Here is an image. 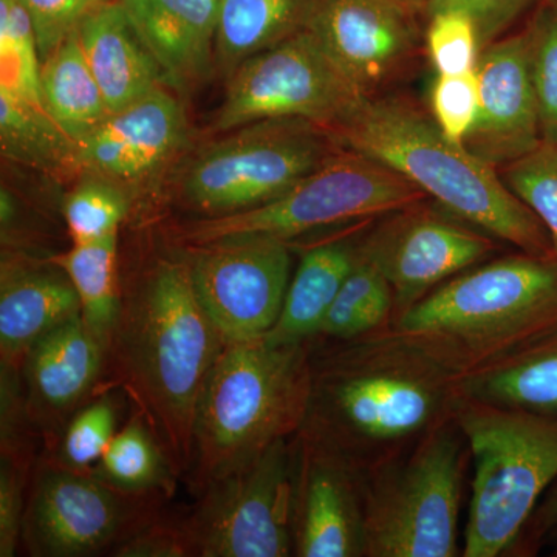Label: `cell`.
Listing matches in <instances>:
<instances>
[{"mask_svg":"<svg viewBox=\"0 0 557 557\" xmlns=\"http://www.w3.org/2000/svg\"><path fill=\"white\" fill-rule=\"evenodd\" d=\"M314 361L309 413L299 434L359 474L408 453L453 418L458 375L392 327Z\"/></svg>","mask_w":557,"mask_h":557,"instance_id":"1","label":"cell"},{"mask_svg":"<svg viewBox=\"0 0 557 557\" xmlns=\"http://www.w3.org/2000/svg\"><path fill=\"white\" fill-rule=\"evenodd\" d=\"M225 344L201 306L188 262L159 260L134 292L121 293L108 355L172 474L193 468L197 406Z\"/></svg>","mask_w":557,"mask_h":557,"instance_id":"2","label":"cell"},{"mask_svg":"<svg viewBox=\"0 0 557 557\" xmlns=\"http://www.w3.org/2000/svg\"><path fill=\"white\" fill-rule=\"evenodd\" d=\"M343 149L386 164L445 211L534 256L555 255L544 223L498 177L494 166L450 141L434 119L405 102L370 100L330 129Z\"/></svg>","mask_w":557,"mask_h":557,"instance_id":"3","label":"cell"},{"mask_svg":"<svg viewBox=\"0 0 557 557\" xmlns=\"http://www.w3.org/2000/svg\"><path fill=\"white\" fill-rule=\"evenodd\" d=\"M392 329L458 376L557 330V256L479 263L395 319Z\"/></svg>","mask_w":557,"mask_h":557,"instance_id":"4","label":"cell"},{"mask_svg":"<svg viewBox=\"0 0 557 557\" xmlns=\"http://www.w3.org/2000/svg\"><path fill=\"white\" fill-rule=\"evenodd\" d=\"M310 341L226 343L201 391L194 424L193 471L203 490L299 434L311 397Z\"/></svg>","mask_w":557,"mask_h":557,"instance_id":"5","label":"cell"},{"mask_svg":"<svg viewBox=\"0 0 557 557\" xmlns=\"http://www.w3.org/2000/svg\"><path fill=\"white\" fill-rule=\"evenodd\" d=\"M471 480L463 557L508 555L557 479V417L498 408L458 394Z\"/></svg>","mask_w":557,"mask_h":557,"instance_id":"6","label":"cell"},{"mask_svg":"<svg viewBox=\"0 0 557 557\" xmlns=\"http://www.w3.org/2000/svg\"><path fill=\"white\" fill-rule=\"evenodd\" d=\"M471 461L454 418L408 453L362 472L366 557H457Z\"/></svg>","mask_w":557,"mask_h":557,"instance_id":"7","label":"cell"},{"mask_svg":"<svg viewBox=\"0 0 557 557\" xmlns=\"http://www.w3.org/2000/svg\"><path fill=\"white\" fill-rule=\"evenodd\" d=\"M426 197L386 164L355 150H335L277 199L233 214L194 220L178 231V239L193 248L259 237L292 244L317 230L383 218Z\"/></svg>","mask_w":557,"mask_h":557,"instance_id":"8","label":"cell"},{"mask_svg":"<svg viewBox=\"0 0 557 557\" xmlns=\"http://www.w3.org/2000/svg\"><path fill=\"white\" fill-rule=\"evenodd\" d=\"M309 120L258 121L230 132L190 160L182 197L203 218L269 203L332 156V135Z\"/></svg>","mask_w":557,"mask_h":557,"instance_id":"9","label":"cell"},{"mask_svg":"<svg viewBox=\"0 0 557 557\" xmlns=\"http://www.w3.org/2000/svg\"><path fill=\"white\" fill-rule=\"evenodd\" d=\"M369 95L359 89L306 28L242 62L211 124L228 134L265 120H309L330 131Z\"/></svg>","mask_w":557,"mask_h":557,"instance_id":"10","label":"cell"},{"mask_svg":"<svg viewBox=\"0 0 557 557\" xmlns=\"http://www.w3.org/2000/svg\"><path fill=\"white\" fill-rule=\"evenodd\" d=\"M296 437L274 443L262 456L203 487V500L183 527L190 556L295 555Z\"/></svg>","mask_w":557,"mask_h":557,"instance_id":"11","label":"cell"},{"mask_svg":"<svg viewBox=\"0 0 557 557\" xmlns=\"http://www.w3.org/2000/svg\"><path fill=\"white\" fill-rule=\"evenodd\" d=\"M496 240L450 212L421 207L420 201L383 215L362 237L361 255L391 285L397 319L449 278L490 258Z\"/></svg>","mask_w":557,"mask_h":557,"instance_id":"12","label":"cell"},{"mask_svg":"<svg viewBox=\"0 0 557 557\" xmlns=\"http://www.w3.org/2000/svg\"><path fill=\"white\" fill-rule=\"evenodd\" d=\"M193 249L194 288L225 343L265 336L287 295L292 244L259 237Z\"/></svg>","mask_w":557,"mask_h":557,"instance_id":"13","label":"cell"},{"mask_svg":"<svg viewBox=\"0 0 557 557\" xmlns=\"http://www.w3.org/2000/svg\"><path fill=\"white\" fill-rule=\"evenodd\" d=\"M124 494L100 478L65 467L39 472L25 505L22 537L46 557L94 556L119 542L129 523Z\"/></svg>","mask_w":557,"mask_h":557,"instance_id":"14","label":"cell"},{"mask_svg":"<svg viewBox=\"0 0 557 557\" xmlns=\"http://www.w3.org/2000/svg\"><path fill=\"white\" fill-rule=\"evenodd\" d=\"M293 552L299 557H366L361 474L298 434Z\"/></svg>","mask_w":557,"mask_h":557,"instance_id":"15","label":"cell"},{"mask_svg":"<svg viewBox=\"0 0 557 557\" xmlns=\"http://www.w3.org/2000/svg\"><path fill=\"white\" fill-rule=\"evenodd\" d=\"M475 72L480 112L465 146L491 166H507L542 141L527 32L490 44Z\"/></svg>","mask_w":557,"mask_h":557,"instance_id":"16","label":"cell"},{"mask_svg":"<svg viewBox=\"0 0 557 557\" xmlns=\"http://www.w3.org/2000/svg\"><path fill=\"white\" fill-rule=\"evenodd\" d=\"M186 138V116L177 98L160 87L76 143V170L109 182L149 177L174 156Z\"/></svg>","mask_w":557,"mask_h":557,"instance_id":"17","label":"cell"},{"mask_svg":"<svg viewBox=\"0 0 557 557\" xmlns=\"http://www.w3.org/2000/svg\"><path fill=\"white\" fill-rule=\"evenodd\" d=\"M412 14L397 0H317L307 28L369 95L412 46Z\"/></svg>","mask_w":557,"mask_h":557,"instance_id":"18","label":"cell"},{"mask_svg":"<svg viewBox=\"0 0 557 557\" xmlns=\"http://www.w3.org/2000/svg\"><path fill=\"white\" fill-rule=\"evenodd\" d=\"M72 281L58 263L3 258L0 274V354L3 369L24 362L36 341L79 317Z\"/></svg>","mask_w":557,"mask_h":557,"instance_id":"19","label":"cell"},{"mask_svg":"<svg viewBox=\"0 0 557 557\" xmlns=\"http://www.w3.org/2000/svg\"><path fill=\"white\" fill-rule=\"evenodd\" d=\"M138 38L183 89L207 75L215 51L220 0H119Z\"/></svg>","mask_w":557,"mask_h":557,"instance_id":"20","label":"cell"},{"mask_svg":"<svg viewBox=\"0 0 557 557\" xmlns=\"http://www.w3.org/2000/svg\"><path fill=\"white\" fill-rule=\"evenodd\" d=\"M106 357L108 344L81 314L50 330L24 361L32 409L40 418L69 412L94 386Z\"/></svg>","mask_w":557,"mask_h":557,"instance_id":"21","label":"cell"},{"mask_svg":"<svg viewBox=\"0 0 557 557\" xmlns=\"http://www.w3.org/2000/svg\"><path fill=\"white\" fill-rule=\"evenodd\" d=\"M78 36L110 113L126 109L168 84L119 0L90 14L79 25Z\"/></svg>","mask_w":557,"mask_h":557,"instance_id":"22","label":"cell"},{"mask_svg":"<svg viewBox=\"0 0 557 557\" xmlns=\"http://www.w3.org/2000/svg\"><path fill=\"white\" fill-rule=\"evenodd\" d=\"M458 394L498 408L557 417V330L458 376Z\"/></svg>","mask_w":557,"mask_h":557,"instance_id":"23","label":"cell"},{"mask_svg":"<svg viewBox=\"0 0 557 557\" xmlns=\"http://www.w3.org/2000/svg\"><path fill=\"white\" fill-rule=\"evenodd\" d=\"M359 256L361 239L357 237L322 242L306 249L289 278L281 317L263 338L271 344H298L318 336Z\"/></svg>","mask_w":557,"mask_h":557,"instance_id":"24","label":"cell"},{"mask_svg":"<svg viewBox=\"0 0 557 557\" xmlns=\"http://www.w3.org/2000/svg\"><path fill=\"white\" fill-rule=\"evenodd\" d=\"M317 0H220L215 60L226 73L306 30Z\"/></svg>","mask_w":557,"mask_h":557,"instance_id":"25","label":"cell"},{"mask_svg":"<svg viewBox=\"0 0 557 557\" xmlns=\"http://www.w3.org/2000/svg\"><path fill=\"white\" fill-rule=\"evenodd\" d=\"M40 91L47 112L75 145L110 115L81 47L78 30L42 61Z\"/></svg>","mask_w":557,"mask_h":557,"instance_id":"26","label":"cell"},{"mask_svg":"<svg viewBox=\"0 0 557 557\" xmlns=\"http://www.w3.org/2000/svg\"><path fill=\"white\" fill-rule=\"evenodd\" d=\"M0 145L3 156L40 170L76 168V145L54 123L42 102L0 90Z\"/></svg>","mask_w":557,"mask_h":557,"instance_id":"27","label":"cell"},{"mask_svg":"<svg viewBox=\"0 0 557 557\" xmlns=\"http://www.w3.org/2000/svg\"><path fill=\"white\" fill-rule=\"evenodd\" d=\"M116 247L119 236H112L91 244L73 245L70 251L51 258L72 281L81 302V317L108 348L120 311Z\"/></svg>","mask_w":557,"mask_h":557,"instance_id":"28","label":"cell"},{"mask_svg":"<svg viewBox=\"0 0 557 557\" xmlns=\"http://www.w3.org/2000/svg\"><path fill=\"white\" fill-rule=\"evenodd\" d=\"M394 319L395 298L391 285L361 255L333 300L318 335L336 341L355 339L392 327Z\"/></svg>","mask_w":557,"mask_h":557,"instance_id":"29","label":"cell"},{"mask_svg":"<svg viewBox=\"0 0 557 557\" xmlns=\"http://www.w3.org/2000/svg\"><path fill=\"white\" fill-rule=\"evenodd\" d=\"M100 479L123 494L145 493L170 479L171 467L145 420H134L110 442Z\"/></svg>","mask_w":557,"mask_h":557,"instance_id":"30","label":"cell"},{"mask_svg":"<svg viewBox=\"0 0 557 557\" xmlns=\"http://www.w3.org/2000/svg\"><path fill=\"white\" fill-rule=\"evenodd\" d=\"M35 25L22 0H0V90L42 102Z\"/></svg>","mask_w":557,"mask_h":557,"instance_id":"31","label":"cell"},{"mask_svg":"<svg viewBox=\"0 0 557 557\" xmlns=\"http://www.w3.org/2000/svg\"><path fill=\"white\" fill-rule=\"evenodd\" d=\"M62 212L73 245L91 244L119 236L127 214V199L116 183L97 177L76 186Z\"/></svg>","mask_w":557,"mask_h":557,"instance_id":"32","label":"cell"},{"mask_svg":"<svg viewBox=\"0 0 557 557\" xmlns=\"http://www.w3.org/2000/svg\"><path fill=\"white\" fill-rule=\"evenodd\" d=\"M504 175L505 185L544 223L557 256V141H541L508 163Z\"/></svg>","mask_w":557,"mask_h":557,"instance_id":"33","label":"cell"},{"mask_svg":"<svg viewBox=\"0 0 557 557\" xmlns=\"http://www.w3.org/2000/svg\"><path fill=\"white\" fill-rule=\"evenodd\" d=\"M542 141H557V9L547 3L527 30Z\"/></svg>","mask_w":557,"mask_h":557,"instance_id":"34","label":"cell"},{"mask_svg":"<svg viewBox=\"0 0 557 557\" xmlns=\"http://www.w3.org/2000/svg\"><path fill=\"white\" fill-rule=\"evenodd\" d=\"M429 17L428 50L437 72L454 75L478 67L482 46L474 21L457 10L438 11Z\"/></svg>","mask_w":557,"mask_h":557,"instance_id":"35","label":"cell"},{"mask_svg":"<svg viewBox=\"0 0 557 557\" xmlns=\"http://www.w3.org/2000/svg\"><path fill=\"white\" fill-rule=\"evenodd\" d=\"M432 119L450 141L465 145L480 112L478 72L454 73L435 79L431 90Z\"/></svg>","mask_w":557,"mask_h":557,"instance_id":"36","label":"cell"},{"mask_svg":"<svg viewBox=\"0 0 557 557\" xmlns=\"http://www.w3.org/2000/svg\"><path fill=\"white\" fill-rule=\"evenodd\" d=\"M116 416L109 399L81 410L70 421L61 443L62 467L87 472L97 467L115 437Z\"/></svg>","mask_w":557,"mask_h":557,"instance_id":"37","label":"cell"},{"mask_svg":"<svg viewBox=\"0 0 557 557\" xmlns=\"http://www.w3.org/2000/svg\"><path fill=\"white\" fill-rule=\"evenodd\" d=\"M35 25L40 61L50 57L62 40L112 0H22Z\"/></svg>","mask_w":557,"mask_h":557,"instance_id":"38","label":"cell"},{"mask_svg":"<svg viewBox=\"0 0 557 557\" xmlns=\"http://www.w3.org/2000/svg\"><path fill=\"white\" fill-rule=\"evenodd\" d=\"M533 2L534 0H429L424 11L428 16L446 10L467 13L478 27L483 51Z\"/></svg>","mask_w":557,"mask_h":557,"instance_id":"39","label":"cell"},{"mask_svg":"<svg viewBox=\"0 0 557 557\" xmlns=\"http://www.w3.org/2000/svg\"><path fill=\"white\" fill-rule=\"evenodd\" d=\"M24 478L20 467L2 458L0 471V556L11 557L16 553L24 525Z\"/></svg>","mask_w":557,"mask_h":557,"instance_id":"40","label":"cell"},{"mask_svg":"<svg viewBox=\"0 0 557 557\" xmlns=\"http://www.w3.org/2000/svg\"><path fill=\"white\" fill-rule=\"evenodd\" d=\"M115 556L183 557L190 556V548L183 527L153 528L121 542L115 548Z\"/></svg>","mask_w":557,"mask_h":557,"instance_id":"41","label":"cell"},{"mask_svg":"<svg viewBox=\"0 0 557 557\" xmlns=\"http://www.w3.org/2000/svg\"><path fill=\"white\" fill-rule=\"evenodd\" d=\"M557 528V483L549 487L541 504L534 509L522 534L509 552L512 555L533 556L548 534Z\"/></svg>","mask_w":557,"mask_h":557,"instance_id":"42","label":"cell"},{"mask_svg":"<svg viewBox=\"0 0 557 557\" xmlns=\"http://www.w3.org/2000/svg\"><path fill=\"white\" fill-rule=\"evenodd\" d=\"M397 2L401 3L410 13H416L418 10L426 9L429 0H397Z\"/></svg>","mask_w":557,"mask_h":557,"instance_id":"43","label":"cell"},{"mask_svg":"<svg viewBox=\"0 0 557 557\" xmlns=\"http://www.w3.org/2000/svg\"><path fill=\"white\" fill-rule=\"evenodd\" d=\"M545 541L548 542L549 549H552V556L557 557V528L555 531H552V533L548 534Z\"/></svg>","mask_w":557,"mask_h":557,"instance_id":"44","label":"cell"},{"mask_svg":"<svg viewBox=\"0 0 557 557\" xmlns=\"http://www.w3.org/2000/svg\"><path fill=\"white\" fill-rule=\"evenodd\" d=\"M549 3L557 9V0H549Z\"/></svg>","mask_w":557,"mask_h":557,"instance_id":"45","label":"cell"}]
</instances>
